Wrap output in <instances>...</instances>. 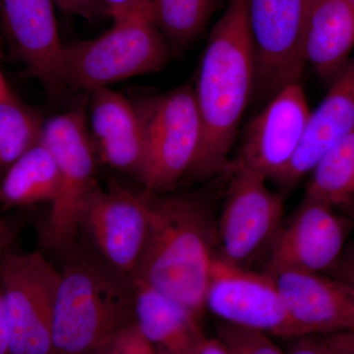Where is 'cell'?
<instances>
[{
  "label": "cell",
  "mask_w": 354,
  "mask_h": 354,
  "mask_svg": "<svg viewBox=\"0 0 354 354\" xmlns=\"http://www.w3.org/2000/svg\"><path fill=\"white\" fill-rule=\"evenodd\" d=\"M0 205H1V178H0Z\"/></svg>",
  "instance_id": "obj_37"
},
{
  "label": "cell",
  "mask_w": 354,
  "mask_h": 354,
  "mask_svg": "<svg viewBox=\"0 0 354 354\" xmlns=\"http://www.w3.org/2000/svg\"><path fill=\"white\" fill-rule=\"evenodd\" d=\"M312 0H247L256 60L255 94L270 100L299 83L305 67L304 34Z\"/></svg>",
  "instance_id": "obj_10"
},
{
  "label": "cell",
  "mask_w": 354,
  "mask_h": 354,
  "mask_svg": "<svg viewBox=\"0 0 354 354\" xmlns=\"http://www.w3.org/2000/svg\"><path fill=\"white\" fill-rule=\"evenodd\" d=\"M106 7L108 17L113 21L137 17V16H151L150 1L149 0H102Z\"/></svg>",
  "instance_id": "obj_27"
},
{
  "label": "cell",
  "mask_w": 354,
  "mask_h": 354,
  "mask_svg": "<svg viewBox=\"0 0 354 354\" xmlns=\"http://www.w3.org/2000/svg\"><path fill=\"white\" fill-rule=\"evenodd\" d=\"M23 228L24 220L19 216H0V256L12 248Z\"/></svg>",
  "instance_id": "obj_28"
},
{
  "label": "cell",
  "mask_w": 354,
  "mask_h": 354,
  "mask_svg": "<svg viewBox=\"0 0 354 354\" xmlns=\"http://www.w3.org/2000/svg\"><path fill=\"white\" fill-rule=\"evenodd\" d=\"M88 94V133L97 160L139 179L143 164V130L134 102L109 87L95 88Z\"/></svg>",
  "instance_id": "obj_16"
},
{
  "label": "cell",
  "mask_w": 354,
  "mask_h": 354,
  "mask_svg": "<svg viewBox=\"0 0 354 354\" xmlns=\"http://www.w3.org/2000/svg\"><path fill=\"white\" fill-rule=\"evenodd\" d=\"M0 30H1V28H0ZM2 38H1V34H0V58H2L3 57V48H2Z\"/></svg>",
  "instance_id": "obj_36"
},
{
  "label": "cell",
  "mask_w": 354,
  "mask_h": 354,
  "mask_svg": "<svg viewBox=\"0 0 354 354\" xmlns=\"http://www.w3.org/2000/svg\"><path fill=\"white\" fill-rule=\"evenodd\" d=\"M354 130V55L330 82L329 92L310 113L304 139L278 181L290 188L309 176L326 153Z\"/></svg>",
  "instance_id": "obj_17"
},
{
  "label": "cell",
  "mask_w": 354,
  "mask_h": 354,
  "mask_svg": "<svg viewBox=\"0 0 354 354\" xmlns=\"http://www.w3.org/2000/svg\"><path fill=\"white\" fill-rule=\"evenodd\" d=\"M55 7L69 15L93 21L108 17L102 0H53Z\"/></svg>",
  "instance_id": "obj_26"
},
{
  "label": "cell",
  "mask_w": 354,
  "mask_h": 354,
  "mask_svg": "<svg viewBox=\"0 0 354 354\" xmlns=\"http://www.w3.org/2000/svg\"><path fill=\"white\" fill-rule=\"evenodd\" d=\"M17 95L11 90L10 86L7 83L6 79L0 72V102L11 101L17 99Z\"/></svg>",
  "instance_id": "obj_34"
},
{
  "label": "cell",
  "mask_w": 354,
  "mask_h": 354,
  "mask_svg": "<svg viewBox=\"0 0 354 354\" xmlns=\"http://www.w3.org/2000/svg\"><path fill=\"white\" fill-rule=\"evenodd\" d=\"M153 22L171 50L180 51L202 34L218 0H149Z\"/></svg>",
  "instance_id": "obj_22"
},
{
  "label": "cell",
  "mask_w": 354,
  "mask_h": 354,
  "mask_svg": "<svg viewBox=\"0 0 354 354\" xmlns=\"http://www.w3.org/2000/svg\"><path fill=\"white\" fill-rule=\"evenodd\" d=\"M354 50V3L349 0H312L304 34L305 64L332 82Z\"/></svg>",
  "instance_id": "obj_18"
},
{
  "label": "cell",
  "mask_w": 354,
  "mask_h": 354,
  "mask_svg": "<svg viewBox=\"0 0 354 354\" xmlns=\"http://www.w3.org/2000/svg\"><path fill=\"white\" fill-rule=\"evenodd\" d=\"M342 213L344 215L348 216L349 218L354 223V204L351 205V206L346 207V208L342 209Z\"/></svg>",
  "instance_id": "obj_35"
},
{
  "label": "cell",
  "mask_w": 354,
  "mask_h": 354,
  "mask_svg": "<svg viewBox=\"0 0 354 354\" xmlns=\"http://www.w3.org/2000/svg\"><path fill=\"white\" fill-rule=\"evenodd\" d=\"M97 38L65 46L66 87L92 92L140 75L160 71L171 48L148 16L113 21Z\"/></svg>",
  "instance_id": "obj_4"
},
{
  "label": "cell",
  "mask_w": 354,
  "mask_h": 354,
  "mask_svg": "<svg viewBox=\"0 0 354 354\" xmlns=\"http://www.w3.org/2000/svg\"><path fill=\"white\" fill-rule=\"evenodd\" d=\"M60 272L41 251L0 256L9 354H55L53 322Z\"/></svg>",
  "instance_id": "obj_8"
},
{
  "label": "cell",
  "mask_w": 354,
  "mask_h": 354,
  "mask_svg": "<svg viewBox=\"0 0 354 354\" xmlns=\"http://www.w3.org/2000/svg\"><path fill=\"white\" fill-rule=\"evenodd\" d=\"M195 354H230V353L218 337L215 339L207 337Z\"/></svg>",
  "instance_id": "obj_33"
},
{
  "label": "cell",
  "mask_w": 354,
  "mask_h": 354,
  "mask_svg": "<svg viewBox=\"0 0 354 354\" xmlns=\"http://www.w3.org/2000/svg\"><path fill=\"white\" fill-rule=\"evenodd\" d=\"M135 323L157 354H195L207 339L195 312L141 281L135 286Z\"/></svg>",
  "instance_id": "obj_19"
},
{
  "label": "cell",
  "mask_w": 354,
  "mask_h": 354,
  "mask_svg": "<svg viewBox=\"0 0 354 354\" xmlns=\"http://www.w3.org/2000/svg\"><path fill=\"white\" fill-rule=\"evenodd\" d=\"M320 337L335 354H354V330Z\"/></svg>",
  "instance_id": "obj_31"
},
{
  "label": "cell",
  "mask_w": 354,
  "mask_h": 354,
  "mask_svg": "<svg viewBox=\"0 0 354 354\" xmlns=\"http://www.w3.org/2000/svg\"><path fill=\"white\" fill-rule=\"evenodd\" d=\"M225 202L216 221L218 257L251 269L268 256L283 223V203L267 178L232 162Z\"/></svg>",
  "instance_id": "obj_9"
},
{
  "label": "cell",
  "mask_w": 354,
  "mask_h": 354,
  "mask_svg": "<svg viewBox=\"0 0 354 354\" xmlns=\"http://www.w3.org/2000/svg\"><path fill=\"white\" fill-rule=\"evenodd\" d=\"M309 176L304 196L335 209L354 204V130L324 155Z\"/></svg>",
  "instance_id": "obj_21"
},
{
  "label": "cell",
  "mask_w": 354,
  "mask_h": 354,
  "mask_svg": "<svg viewBox=\"0 0 354 354\" xmlns=\"http://www.w3.org/2000/svg\"><path fill=\"white\" fill-rule=\"evenodd\" d=\"M292 341L286 354H335L320 335H304Z\"/></svg>",
  "instance_id": "obj_30"
},
{
  "label": "cell",
  "mask_w": 354,
  "mask_h": 354,
  "mask_svg": "<svg viewBox=\"0 0 354 354\" xmlns=\"http://www.w3.org/2000/svg\"><path fill=\"white\" fill-rule=\"evenodd\" d=\"M349 1L353 2L354 3V0H349Z\"/></svg>",
  "instance_id": "obj_38"
},
{
  "label": "cell",
  "mask_w": 354,
  "mask_h": 354,
  "mask_svg": "<svg viewBox=\"0 0 354 354\" xmlns=\"http://www.w3.org/2000/svg\"><path fill=\"white\" fill-rule=\"evenodd\" d=\"M57 162L48 147L39 142L30 149L1 177L4 209L26 208L53 203L59 191Z\"/></svg>",
  "instance_id": "obj_20"
},
{
  "label": "cell",
  "mask_w": 354,
  "mask_h": 354,
  "mask_svg": "<svg viewBox=\"0 0 354 354\" xmlns=\"http://www.w3.org/2000/svg\"><path fill=\"white\" fill-rule=\"evenodd\" d=\"M327 274L354 291V244L346 247L341 259Z\"/></svg>",
  "instance_id": "obj_29"
},
{
  "label": "cell",
  "mask_w": 354,
  "mask_h": 354,
  "mask_svg": "<svg viewBox=\"0 0 354 354\" xmlns=\"http://www.w3.org/2000/svg\"><path fill=\"white\" fill-rule=\"evenodd\" d=\"M216 337L230 354H283L269 335L259 330L221 323Z\"/></svg>",
  "instance_id": "obj_24"
},
{
  "label": "cell",
  "mask_w": 354,
  "mask_h": 354,
  "mask_svg": "<svg viewBox=\"0 0 354 354\" xmlns=\"http://www.w3.org/2000/svg\"><path fill=\"white\" fill-rule=\"evenodd\" d=\"M256 87V60L247 0H228L209 34L194 86L202 141L190 176L230 172L228 155Z\"/></svg>",
  "instance_id": "obj_1"
},
{
  "label": "cell",
  "mask_w": 354,
  "mask_h": 354,
  "mask_svg": "<svg viewBox=\"0 0 354 354\" xmlns=\"http://www.w3.org/2000/svg\"><path fill=\"white\" fill-rule=\"evenodd\" d=\"M205 309L230 325L281 339L302 337L271 274L228 264L218 256L209 274Z\"/></svg>",
  "instance_id": "obj_11"
},
{
  "label": "cell",
  "mask_w": 354,
  "mask_h": 354,
  "mask_svg": "<svg viewBox=\"0 0 354 354\" xmlns=\"http://www.w3.org/2000/svg\"><path fill=\"white\" fill-rule=\"evenodd\" d=\"M310 113L300 83L281 88L249 123L234 162L279 181L297 155Z\"/></svg>",
  "instance_id": "obj_14"
},
{
  "label": "cell",
  "mask_w": 354,
  "mask_h": 354,
  "mask_svg": "<svg viewBox=\"0 0 354 354\" xmlns=\"http://www.w3.org/2000/svg\"><path fill=\"white\" fill-rule=\"evenodd\" d=\"M0 28L11 53L46 94L59 97L64 80L65 46L53 0H0Z\"/></svg>",
  "instance_id": "obj_13"
},
{
  "label": "cell",
  "mask_w": 354,
  "mask_h": 354,
  "mask_svg": "<svg viewBox=\"0 0 354 354\" xmlns=\"http://www.w3.org/2000/svg\"><path fill=\"white\" fill-rule=\"evenodd\" d=\"M53 322L55 354H108L135 322V279L121 276L80 244L64 256Z\"/></svg>",
  "instance_id": "obj_3"
},
{
  "label": "cell",
  "mask_w": 354,
  "mask_h": 354,
  "mask_svg": "<svg viewBox=\"0 0 354 354\" xmlns=\"http://www.w3.org/2000/svg\"><path fill=\"white\" fill-rule=\"evenodd\" d=\"M0 354H9L8 327H7L1 281H0Z\"/></svg>",
  "instance_id": "obj_32"
},
{
  "label": "cell",
  "mask_w": 354,
  "mask_h": 354,
  "mask_svg": "<svg viewBox=\"0 0 354 354\" xmlns=\"http://www.w3.org/2000/svg\"><path fill=\"white\" fill-rule=\"evenodd\" d=\"M271 274L302 337L354 330V291L348 286L317 272L288 270Z\"/></svg>",
  "instance_id": "obj_15"
},
{
  "label": "cell",
  "mask_w": 354,
  "mask_h": 354,
  "mask_svg": "<svg viewBox=\"0 0 354 354\" xmlns=\"http://www.w3.org/2000/svg\"><path fill=\"white\" fill-rule=\"evenodd\" d=\"M41 142L55 158L60 186L39 228V242L46 250L64 257L78 244L79 209L97 183V158L85 113L75 109L44 121Z\"/></svg>",
  "instance_id": "obj_7"
},
{
  "label": "cell",
  "mask_w": 354,
  "mask_h": 354,
  "mask_svg": "<svg viewBox=\"0 0 354 354\" xmlns=\"http://www.w3.org/2000/svg\"><path fill=\"white\" fill-rule=\"evenodd\" d=\"M145 190L137 191L111 179L88 191L77 218L78 242L102 264L137 279L148 239Z\"/></svg>",
  "instance_id": "obj_6"
},
{
  "label": "cell",
  "mask_w": 354,
  "mask_h": 354,
  "mask_svg": "<svg viewBox=\"0 0 354 354\" xmlns=\"http://www.w3.org/2000/svg\"><path fill=\"white\" fill-rule=\"evenodd\" d=\"M143 130L144 156L138 180L144 189L169 193L196 160L202 122L194 85L134 101Z\"/></svg>",
  "instance_id": "obj_5"
},
{
  "label": "cell",
  "mask_w": 354,
  "mask_h": 354,
  "mask_svg": "<svg viewBox=\"0 0 354 354\" xmlns=\"http://www.w3.org/2000/svg\"><path fill=\"white\" fill-rule=\"evenodd\" d=\"M108 354H157L136 323L124 328L114 341Z\"/></svg>",
  "instance_id": "obj_25"
},
{
  "label": "cell",
  "mask_w": 354,
  "mask_h": 354,
  "mask_svg": "<svg viewBox=\"0 0 354 354\" xmlns=\"http://www.w3.org/2000/svg\"><path fill=\"white\" fill-rule=\"evenodd\" d=\"M44 124L38 109L18 97L0 102V176L41 142Z\"/></svg>",
  "instance_id": "obj_23"
},
{
  "label": "cell",
  "mask_w": 354,
  "mask_h": 354,
  "mask_svg": "<svg viewBox=\"0 0 354 354\" xmlns=\"http://www.w3.org/2000/svg\"><path fill=\"white\" fill-rule=\"evenodd\" d=\"M354 223L330 205L304 196L279 228L268 254L269 274L300 271L326 274L337 264Z\"/></svg>",
  "instance_id": "obj_12"
},
{
  "label": "cell",
  "mask_w": 354,
  "mask_h": 354,
  "mask_svg": "<svg viewBox=\"0 0 354 354\" xmlns=\"http://www.w3.org/2000/svg\"><path fill=\"white\" fill-rule=\"evenodd\" d=\"M144 190L149 232L136 281L201 316L209 274L218 256L216 221L211 203L199 193Z\"/></svg>",
  "instance_id": "obj_2"
}]
</instances>
